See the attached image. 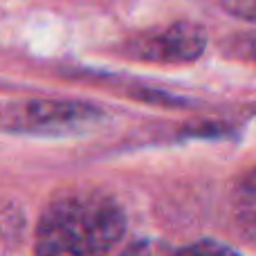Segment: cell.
Segmentation results:
<instances>
[{
    "mask_svg": "<svg viewBox=\"0 0 256 256\" xmlns=\"http://www.w3.org/2000/svg\"><path fill=\"white\" fill-rule=\"evenodd\" d=\"M104 117L99 108L70 99H32L0 110V128L25 135H72Z\"/></svg>",
    "mask_w": 256,
    "mask_h": 256,
    "instance_id": "cell-2",
    "label": "cell"
},
{
    "mask_svg": "<svg viewBox=\"0 0 256 256\" xmlns=\"http://www.w3.org/2000/svg\"><path fill=\"white\" fill-rule=\"evenodd\" d=\"M120 256H180V250H173L160 240H140Z\"/></svg>",
    "mask_w": 256,
    "mask_h": 256,
    "instance_id": "cell-5",
    "label": "cell"
},
{
    "mask_svg": "<svg viewBox=\"0 0 256 256\" xmlns=\"http://www.w3.org/2000/svg\"><path fill=\"white\" fill-rule=\"evenodd\" d=\"M180 256H240L236 250L227 248V245H220L216 240H200V243H194L189 248L180 250Z\"/></svg>",
    "mask_w": 256,
    "mask_h": 256,
    "instance_id": "cell-6",
    "label": "cell"
},
{
    "mask_svg": "<svg viewBox=\"0 0 256 256\" xmlns=\"http://www.w3.org/2000/svg\"><path fill=\"white\" fill-rule=\"evenodd\" d=\"M250 52H252V58L256 61V38L252 40V48H250Z\"/></svg>",
    "mask_w": 256,
    "mask_h": 256,
    "instance_id": "cell-8",
    "label": "cell"
},
{
    "mask_svg": "<svg viewBox=\"0 0 256 256\" xmlns=\"http://www.w3.org/2000/svg\"><path fill=\"white\" fill-rule=\"evenodd\" d=\"M222 7L232 16L256 22V0H222Z\"/></svg>",
    "mask_w": 256,
    "mask_h": 256,
    "instance_id": "cell-7",
    "label": "cell"
},
{
    "mask_svg": "<svg viewBox=\"0 0 256 256\" xmlns=\"http://www.w3.org/2000/svg\"><path fill=\"white\" fill-rule=\"evenodd\" d=\"M232 218L238 234L256 248V166L240 176L232 189Z\"/></svg>",
    "mask_w": 256,
    "mask_h": 256,
    "instance_id": "cell-4",
    "label": "cell"
},
{
    "mask_svg": "<svg viewBox=\"0 0 256 256\" xmlns=\"http://www.w3.org/2000/svg\"><path fill=\"white\" fill-rule=\"evenodd\" d=\"M207 48L204 27L180 20L160 32H148L130 40L128 52L140 61L153 63H191L202 56Z\"/></svg>",
    "mask_w": 256,
    "mask_h": 256,
    "instance_id": "cell-3",
    "label": "cell"
},
{
    "mask_svg": "<svg viewBox=\"0 0 256 256\" xmlns=\"http://www.w3.org/2000/svg\"><path fill=\"white\" fill-rule=\"evenodd\" d=\"M126 232V214L102 189H70L45 204L34 232L36 256H108Z\"/></svg>",
    "mask_w": 256,
    "mask_h": 256,
    "instance_id": "cell-1",
    "label": "cell"
}]
</instances>
